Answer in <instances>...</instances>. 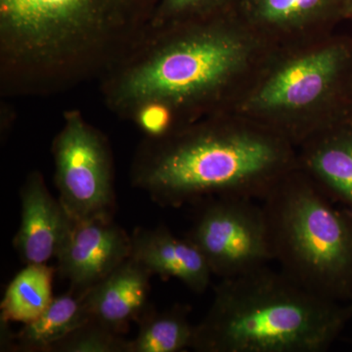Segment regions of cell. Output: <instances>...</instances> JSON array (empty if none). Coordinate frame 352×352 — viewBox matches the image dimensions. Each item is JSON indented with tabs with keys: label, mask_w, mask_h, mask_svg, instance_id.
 I'll list each match as a JSON object with an SVG mask.
<instances>
[{
	"label": "cell",
	"mask_w": 352,
	"mask_h": 352,
	"mask_svg": "<svg viewBox=\"0 0 352 352\" xmlns=\"http://www.w3.org/2000/svg\"><path fill=\"white\" fill-rule=\"evenodd\" d=\"M152 34L149 48L113 73L109 97L120 109H157L177 132L226 112L272 48L229 11Z\"/></svg>",
	"instance_id": "cell-1"
},
{
	"label": "cell",
	"mask_w": 352,
	"mask_h": 352,
	"mask_svg": "<svg viewBox=\"0 0 352 352\" xmlns=\"http://www.w3.org/2000/svg\"><path fill=\"white\" fill-rule=\"evenodd\" d=\"M298 168L286 138L230 113L210 116L163 139H148L136 154L131 183L163 207L214 197L263 201Z\"/></svg>",
	"instance_id": "cell-2"
},
{
	"label": "cell",
	"mask_w": 352,
	"mask_h": 352,
	"mask_svg": "<svg viewBox=\"0 0 352 352\" xmlns=\"http://www.w3.org/2000/svg\"><path fill=\"white\" fill-rule=\"evenodd\" d=\"M352 317L286 273L263 266L222 279L207 314L195 325L199 352H324Z\"/></svg>",
	"instance_id": "cell-3"
},
{
	"label": "cell",
	"mask_w": 352,
	"mask_h": 352,
	"mask_svg": "<svg viewBox=\"0 0 352 352\" xmlns=\"http://www.w3.org/2000/svg\"><path fill=\"white\" fill-rule=\"evenodd\" d=\"M162 0H0V41L20 61L71 71L110 59L151 31Z\"/></svg>",
	"instance_id": "cell-4"
},
{
	"label": "cell",
	"mask_w": 352,
	"mask_h": 352,
	"mask_svg": "<svg viewBox=\"0 0 352 352\" xmlns=\"http://www.w3.org/2000/svg\"><path fill=\"white\" fill-rule=\"evenodd\" d=\"M351 59L346 43L323 36L271 48L226 113L270 129L298 147L333 124Z\"/></svg>",
	"instance_id": "cell-5"
},
{
	"label": "cell",
	"mask_w": 352,
	"mask_h": 352,
	"mask_svg": "<svg viewBox=\"0 0 352 352\" xmlns=\"http://www.w3.org/2000/svg\"><path fill=\"white\" fill-rule=\"evenodd\" d=\"M261 201L280 270L316 295L351 300V210L336 208L298 168Z\"/></svg>",
	"instance_id": "cell-6"
},
{
	"label": "cell",
	"mask_w": 352,
	"mask_h": 352,
	"mask_svg": "<svg viewBox=\"0 0 352 352\" xmlns=\"http://www.w3.org/2000/svg\"><path fill=\"white\" fill-rule=\"evenodd\" d=\"M201 201L186 238L198 248L212 274L227 279L274 261L263 206L237 197Z\"/></svg>",
	"instance_id": "cell-7"
},
{
	"label": "cell",
	"mask_w": 352,
	"mask_h": 352,
	"mask_svg": "<svg viewBox=\"0 0 352 352\" xmlns=\"http://www.w3.org/2000/svg\"><path fill=\"white\" fill-rule=\"evenodd\" d=\"M59 200L75 220L112 219L116 208L113 162L105 138L78 112L65 116L53 144Z\"/></svg>",
	"instance_id": "cell-8"
},
{
	"label": "cell",
	"mask_w": 352,
	"mask_h": 352,
	"mask_svg": "<svg viewBox=\"0 0 352 352\" xmlns=\"http://www.w3.org/2000/svg\"><path fill=\"white\" fill-rule=\"evenodd\" d=\"M131 237L112 219H73L56 258L69 289L85 293L131 256Z\"/></svg>",
	"instance_id": "cell-9"
},
{
	"label": "cell",
	"mask_w": 352,
	"mask_h": 352,
	"mask_svg": "<svg viewBox=\"0 0 352 352\" xmlns=\"http://www.w3.org/2000/svg\"><path fill=\"white\" fill-rule=\"evenodd\" d=\"M21 222L14 247L25 264L47 263L56 258L73 219L48 191L38 171L29 175L21 190Z\"/></svg>",
	"instance_id": "cell-10"
},
{
	"label": "cell",
	"mask_w": 352,
	"mask_h": 352,
	"mask_svg": "<svg viewBox=\"0 0 352 352\" xmlns=\"http://www.w3.org/2000/svg\"><path fill=\"white\" fill-rule=\"evenodd\" d=\"M131 237V256L153 275L179 280L194 293L208 288L212 272L191 241L176 237L166 227L136 228Z\"/></svg>",
	"instance_id": "cell-11"
},
{
	"label": "cell",
	"mask_w": 352,
	"mask_h": 352,
	"mask_svg": "<svg viewBox=\"0 0 352 352\" xmlns=\"http://www.w3.org/2000/svg\"><path fill=\"white\" fill-rule=\"evenodd\" d=\"M153 274L129 256L107 277L85 293L90 317L122 335L129 323L139 321L151 308L150 279Z\"/></svg>",
	"instance_id": "cell-12"
},
{
	"label": "cell",
	"mask_w": 352,
	"mask_h": 352,
	"mask_svg": "<svg viewBox=\"0 0 352 352\" xmlns=\"http://www.w3.org/2000/svg\"><path fill=\"white\" fill-rule=\"evenodd\" d=\"M338 0H244L237 12L272 47L323 36Z\"/></svg>",
	"instance_id": "cell-13"
},
{
	"label": "cell",
	"mask_w": 352,
	"mask_h": 352,
	"mask_svg": "<svg viewBox=\"0 0 352 352\" xmlns=\"http://www.w3.org/2000/svg\"><path fill=\"white\" fill-rule=\"evenodd\" d=\"M296 151L298 168L331 200L352 212V129L333 124L308 138Z\"/></svg>",
	"instance_id": "cell-14"
},
{
	"label": "cell",
	"mask_w": 352,
	"mask_h": 352,
	"mask_svg": "<svg viewBox=\"0 0 352 352\" xmlns=\"http://www.w3.org/2000/svg\"><path fill=\"white\" fill-rule=\"evenodd\" d=\"M90 319L85 293L69 289L68 293L53 298L41 316L24 324V327L13 335L11 351L48 352L55 344Z\"/></svg>",
	"instance_id": "cell-15"
},
{
	"label": "cell",
	"mask_w": 352,
	"mask_h": 352,
	"mask_svg": "<svg viewBox=\"0 0 352 352\" xmlns=\"http://www.w3.org/2000/svg\"><path fill=\"white\" fill-rule=\"evenodd\" d=\"M55 270L46 263L27 264L7 287L0 309L1 321L28 324L50 307Z\"/></svg>",
	"instance_id": "cell-16"
},
{
	"label": "cell",
	"mask_w": 352,
	"mask_h": 352,
	"mask_svg": "<svg viewBox=\"0 0 352 352\" xmlns=\"http://www.w3.org/2000/svg\"><path fill=\"white\" fill-rule=\"evenodd\" d=\"M190 307L175 305L157 312L150 308L139 320L138 336L129 340V352H179L193 346L195 325Z\"/></svg>",
	"instance_id": "cell-17"
},
{
	"label": "cell",
	"mask_w": 352,
	"mask_h": 352,
	"mask_svg": "<svg viewBox=\"0 0 352 352\" xmlns=\"http://www.w3.org/2000/svg\"><path fill=\"white\" fill-rule=\"evenodd\" d=\"M48 352H129V340L90 319Z\"/></svg>",
	"instance_id": "cell-18"
},
{
	"label": "cell",
	"mask_w": 352,
	"mask_h": 352,
	"mask_svg": "<svg viewBox=\"0 0 352 352\" xmlns=\"http://www.w3.org/2000/svg\"><path fill=\"white\" fill-rule=\"evenodd\" d=\"M226 0H162L153 31L168 25L224 12ZM152 31V32H153Z\"/></svg>",
	"instance_id": "cell-19"
},
{
	"label": "cell",
	"mask_w": 352,
	"mask_h": 352,
	"mask_svg": "<svg viewBox=\"0 0 352 352\" xmlns=\"http://www.w3.org/2000/svg\"><path fill=\"white\" fill-rule=\"evenodd\" d=\"M342 9L347 15L352 17V0H342Z\"/></svg>",
	"instance_id": "cell-20"
},
{
	"label": "cell",
	"mask_w": 352,
	"mask_h": 352,
	"mask_svg": "<svg viewBox=\"0 0 352 352\" xmlns=\"http://www.w3.org/2000/svg\"><path fill=\"white\" fill-rule=\"evenodd\" d=\"M351 302H352V300H351ZM351 305H352V303H351Z\"/></svg>",
	"instance_id": "cell-21"
}]
</instances>
